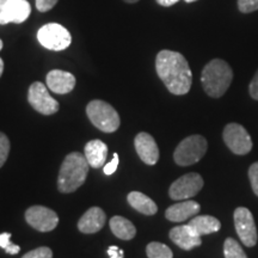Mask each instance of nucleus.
<instances>
[{
    "mask_svg": "<svg viewBox=\"0 0 258 258\" xmlns=\"http://www.w3.org/2000/svg\"><path fill=\"white\" fill-rule=\"evenodd\" d=\"M158 77L166 89L176 96L185 95L192 84V73L188 61L178 51L160 50L156 57Z\"/></svg>",
    "mask_w": 258,
    "mask_h": 258,
    "instance_id": "nucleus-1",
    "label": "nucleus"
},
{
    "mask_svg": "<svg viewBox=\"0 0 258 258\" xmlns=\"http://www.w3.org/2000/svg\"><path fill=\"white\" fill-rule=\"evenodd\" d=\"M89 163L79 152L70 153L64 158L57 176V189L62 194H70L85 183L89 173Z\"/></svg>",
    "mask_w": 258,
    "mask_h": 258,
    "instance_id": "nucleus-2",
    "label": "nucleus"
},
{
    "mask_svg": "<svg viewBox=\"0 0 258 258\" xmlns=\"http://www.w3.org/2000/svg\"><path fill=\"white\" fill-rule=\"evenodd\" d=\"M233 72L226 61L214 59L206 64L201 74L203 90L213 98H220L230 88Z\"/></svg>",
    "mask_w": 258,
    "mask_h": 258,
    "instance_id": "nucleus-3",
    "label": "nucleus"
},
{
    "mask_svg": "<svg viewBox=\"0 0 258 258\" xmlns=\"http://www.w3.org/2000/svg\"><path fill=\"white\" fill-rule=\"evenodd\" d=\"M86 115L92 124L104 133H114L120 127L121 120L118 112L114 106L101 99L89 103L86 106Z\"/></svg>",
    "mask_w": 258,
    "mask_h": 258,
    "instance_id": "nucleus-4",
    "label": "nucleus"
},
{
    "mask_svg": "<svg viewBox=\"0 0 258 258\" xmlns=\"http://www.w3.org/2000/svg\"><path fill=\"white\" fill-rule=\"evenodd\" d=\"M207 140L202 135H190L178 144L173 152V160L179 166H189L198 163L207 152Z\"/></svg>",
    "mask_w": 258,
    "mask_h": 258,
    "instance_id": "nucleus-5",
    "label": "nucleus"
},
{
    "mask_svg": "<svg viewBox=\"0 0 258 258\" xmlns=\"http://www.w3.org/2000/svg\"><path fill=\"white\" fill-rule=\"evenodd\" d=\"M37 40L44 48L60 51L70 47L72 36L70 31L57 23H48L37 31Z\"/></svg>",
    "mask_w": 258,
    "mask_h": 258,
    "instance_id": "nucleus-6",
    "label": "nucleus"
},
{
    "mask_svg": "<svg viewBox=\"0 0 258 258\" xmlns=\"http://www.w3.org/2000/svg\"><path fill=\"white\" fill-rule=\"evenodd\" d=\"M28 101L29 104L42 115H54L60 109L59 102L49 95L44 84L40 82H35L30 85L28 91Z\"/></svg>",
    "mask_w": 258,
    "mask_h": 258,
    "instance_id": "nucleus-7",
    "label": "nucleus"
},
{
    "mask_svg": "<svg viewBox=\"0 0 258 258\" xmlns=\"http://www.w3.org/2000/svg\"><path fill=\"white\" fill-rule=\"evenodd\" d=\"M222 138L226 146L238 156H244L252 150V140L250 134L241 124L228 123L224 129Z\"/></svg>",
    "mask_w": 258,
    "mask_h": 258,
    "instance_id": "nucleus-8",
    "label": "nucleus"
},
{
    "mask_svg": "<svg viewBox=\"0 0 258 258\" xmlns=\"http://www.w3.org/2000/svg\"><path fill=\"white\" fill-rule=\"evenodd\" d=\"M203 188V178L199 173L190 172L179 177L178 179L172 183L169 189V195L176 201L189 200L198 195L200 190Z\"/></svg>",
    "mask_w": 258,
    "mask_h": 258,
    "instance_id": "nucleus-9",
    "label": "nucleus"
},
{
    "mask_svg": "<svg viewBox=\"0 0 258 258\" xmlns=\"http://www.w3.org/2000/svg\"><path fill=\"white\" fill-rule=\"evenodd\" d=\"M234 226L238 237L245 246L252 247L257 244L258 234L254 225L252 213L245 207H239L234 211Z\"/></svg>",
    "mask_w": 258,
    "mask_h": 258,
    "instance_id": "nucleus-10",
    "label": "nucleus"
},
{
    "mask_svg": "<svg viewBox=\"0 0 258 258\" xmlns=\"http://www.w3.org/2000/svg\"><path fill=\"white\" fill-rule=\"evenodd\" d=\"M25 220L35 230L50 232L59 224V217L54 211L43 206H32L25 212Z\"/></svg>",
    "mask_w": 258,
    "mask_h": 258,
    "instance_id": "nucleus-11",
    "label": "nucleus"
},
{
    "mask_svg": "<svg viewBox=\"0 0 258 258\" xmlns=\"http://www.w3.org/2000/svg\"><path fill=\"white\" fill-rule=\"evenodd\" d=\"M31 14V6L27 0H11L4 10L0 11V25L9 23L21 24Z\"/></svg>",
    "mask_w": 258,
    "mask_h": 258,
    "instance_id": "nucleus-12",
    "label": "nucleus"
},
{
    "mask_svg": "<svg viewBox=\"0 0 258 258\" xmlns=\"http://www.w3.org/2000/svg\"><path fill=\"white\" fill-rule=\"evenodd\" d=\"M134 146L138 156L147 165H156L159 159V148L152 135L139 133L134 139Z\"/></svg>",
    "mask_w": 258,
    "mask_h": 258,
    "instance_id": "nucleus-13",
    "label": "nucleus"
},
{
    "mask_svg": "<svg viewBox=\"0 0 258 258\" xmlns=\"http://www.w3.org/2000/svg\"><path fill=\"white\" fill-rule=\"evenodd\" d=\"M170 239L182 250L189 251L202 244L201 237L188 225H180L171 228Z\"/></svg>",
    "mask_w": 258,
    "mask_h": 258,
    "instance_id": "nucleus-14",
    "label": "nucleus"
},
{
    "mask_svg": "<svg viewBox=\"0 0 258 258\" xmlns=\"http://www.w3.org/2000/svg\"><path fill=\"white\" fill-rule=\"evenodd\" d=\"M46 83L50 91L57 95H66L76 86V77L66 71L53 70L47 74Z\"/></svg>",
    "mask_w": 258,
    "mask_h": 258,
    "instance_id": "nucleus-15",
    "label": "nucleus"
},
{
    "mask_svg": "<svg viewBox=\"0 0 258 258\" xmlns=\"http://www.w3.org/2000/svg\"><path fill=\"white\" fill-rule=\"evenodd\" d=\"M106 215L99 207H91L88 209L78 221V230L85 234L97 233L104 227Z\"/></svg>",
    "mask_w": 258,
    "mask_h": 258,
    "instance_id": "nucleus-16",
    "label": "nucleus"
},
{
    "mask_svg": "<svg viewBox=\"0 0 258 258\" xmlns=\"http://www.w3.org/2000/svg\"><path fill=\"white\" fill-rule=\"evenodd\" d=\"M200 209H201V207H200L198 202L186 200V201L176 203V205L167 208L165 212V218L172 222H182L198 214V213H200Z\"/></svg>",
    "mask_w": 258,
    "mask_h": 258,
    "instance_id": "nucleus-17",
    "label": "nucleus"
},
{
    "mask_svg": "<svg viewBox=\"0 0 258 258\" xmlns=\"http://www.w3.org/2000/svg\"><path fill=\"white\" fill-rule=\"evenodd\" d=\"M84 156L90 166H92L93 169H98L105 164L106 157H108V146L102 140H91L85 145Z\"/></svg>",
    "mask_w": 258,
    "mask_h": 258,
    "instance_id": "nucleus-18",
    "label": "nucleus"
},
{
    "mask_svg": "<svg viewBox=\"0 0 258 258\" xmlns=\"http://www.w3.org/2000/svg\"><path fill=\"white\" fill-rule=\"evenodd\" d=\"M189 226L196 232V234L202 237V235L218 232L221 228V222L211 215H199L190 220Z\"/></svg>",
    "mask_w": 258,
    "mask_h": 258,
    "instance_id": "nucleus-19",
    "label": "nucleus"
},
{
    "mask_svg": "<svg viewBox=\"0 0 258 258\" xmlns=\"http://www.w3.org/2000/svg\"><path fill=\"white\" fill-rule=\"evenodd\" d=\"M127 200L129 205H131L135 211H138L139 213H143L145 215H154L158 212L156 202L143 192H139V191L129 192L127 196Z\"/></svg>",
    "mask_w": 258,
    "mask_h": 258,
    "instance_id": "nucleus-20",
    "label": "nucleus"
},
{
    "mask_svg": "<svg viewBox=\"0 0 258 258\" xmlns=\"http://www.w3.org/2000/svg\"><path fill=\"white\" fill-rule=\"evenodd\" d=\"M109 225H110V230L112 233L122 240L133 239L135 234H137V228H135V226L132 224L128 219L120 217V215H116V217L111 218Z\"/></svg>",
    "mask_w": 258,
    "mask_h": 258,
    "instance_id": "nucleus-21",
    "label": "nucleus"
},
{
    "mask_svg": "<svg viewBox=\"0 0 258 258\" xmlns=\"http://www.w3.org/2000/svg\"><path fill=\"white\" fill-rule=\"evenodd\" d=\"M146 253L148 258H173V253L170 247L158 241H152L147 245Z\"/></svg>",
    "mask_w": 258,
    "mask_h": 258,
    "instance_id": "nucleus-22",
    "label": "nucleus"
},
{
    "mask_svg": "<svg viewBox=\"0 0 258 258\" xmlns=\"http://www.w3.org/2000/svg\"><path fill=\"white\" fill-rule=\"evenodd\" d=\"M225 258H247L244 250L233 238H227L224 243Z\"/></svg>",
    "mask_w": 258,
    "mask_h": 258,
    "instance_id": "nucleus-23",
    "label": "nucleus"
},
{
    "mask_svg": "<svg viewBox=\"0 0 258 258\" xmlns=\"http://www.w3.org/2000/svg\"><path fill=\"white\" fill-rule=\"evenodd\" d=\"M10 239H11V233H9V232H4V233L0 234V247L10 254H17L21 251V247L11 243Z\"/></svg>",
    "mask_w": 258,
    "mask_h": 258,
    "instance_id": "nucleus-24",
    "label": "nucleus"
},
{
    "mask_svg": "<svg viewBox=\"0 0 258 258\" xmlns=\"http://www.w3.org/2000/svg\"><path fill=\"white\" fill-rule=\"evenodd\" d=\"M10 140L4 133L0 132V167H2L8 160L10 153Z\"/></svg>",
    "mask_w": 258,
    "mask_h": 258,
    "instance_id": "nucleus-25",
    "label": "nucleus"
},
{
    "mask_svg": "<svg viewBox=\"0 0 258 258\" xmlns=\"http://www.w3.org/2000/svg\"><path fill=\"white\" fill-rule=\"evenodd\" d=\"M22 258H53V252L49 247L42 246L37 247V249L29 251L28 253H25Z\"/></svg>",
    "mask_w": 258,
    "mask_h": 258,
    "instance_id": "nucleus-26",
    "label": "nucleus"
},
{
    "mask_svg": "<svg viewBox=\"0 0 258 258\" xmlns=\"http://www.w3.org/2000/svg\"><path fill=\"white\" fill-rule=\"evenodd\" d=\"M238 9L243 14H251L258 10V0H238Z\"/></svg>",
    "mask_w": 258,
    "mask_h": 258,
    "instance_id": "nucleus-27",
    "label": "nucleus"
},
{
    "mask_svg": "<svg viewBox=\"0 0 258 258\" xmlns=\"http://www.w3.org/2000/svg\"><path fill=\"white\" fill-rule=\"evenodd\" d=\"M249 178L253 192L258 196V161L253 163L249 169Z\"/></svg>",
    "mask_w": 258,
    "mask_h": 258,
    "instance_id": "nucleus-28",
    "label": "nucleus"
},
{
    "mask_svg": "<svg viewBox=\"0 0 258 258\" xmlns=\"http://www.w3.org/2000/svg\"><path fill=\"white\" fill-rule=\"evenodd\" d=\"M59 0H35L36 3V9L40 12H48L57 4Z\"/></svg>",
    "mask_w": 258,
    "mask_h": 258,
    "instance_id": "nucleus-29",
    "label": "nucleus"
},
{
    "mask_svg": "<svg viewBox=\"0 0 258 258\" xmlns=\"http://www.w3.org/2000/svg\"><path fill=\"white\" fill-rule=\"evenodd\" d=\"M118 154L117 153H114V157H112V159L110 163H108L106 165H104L103 167V171H104V173L106 176H111L112 173H115V171L117 170L118 167Z\"/></svg>",
    "mask_w": 258,
    "mask_h": 258,
    "instance_id": "nucleus-30",
    "label": "nucleus"
},
{
    "mask_svg": "<svg viewBox=\"0 0 258 258\" xmlns=\"http://www.w3.org/2000/svg\"><path fill=\"white\" fill-rule=\"evenodd\" d=\"M249 91H250L251 97H252L253 99H256V101H258V71L253 76L252 80H251Z\"/></svg>",
    "mask_w": 258,
    "mask_h": 258,
    "instance_id": "nucleus-31",
    "label": "nucleus"
},
{
    "mask_svg": "<svg viewBox=\"0 0 258 258\" xmlns=\"http://www.w3.org/2000/svg\"><path fill=\"white\" fill-rule=\"evenodd\" d=\"M106 252L110 258H123V250L117 246H109Z\"/></svg>",
    "mask_w": 258,
    "mask_h": 258,
    "instance_id": "nucleus-32",
    "label": "nucleus"
},
{
    "mask_svg": "<svg viewBox=\"0 0 258 258\" xmlns=\"http://www.w3.org/2000/svg\"><path fill=\"white\" fill-rule=\"evenodd\" d=\"M158 4L164 6V8H169V6H172L177 4V3L179 2V0H156Z\"/></svg>",
    "mask_w": 258,
    "mask_h": 258,
    "instance_id": "nucleus-33",
    "label": "nucleus"
},
{
    "mask_svg": "<svg viewBox=\"0 0 258 258\" xmlns=\"http://www.w3.org/2000/svg\"><path fill=\"white\" fill-rule=\"evenodd\" d=\"M10 2H11V0H0V11L4 10Z\"/></svg>",
    "mask_w": 258,
    "mask_h": 258,
    "instance_id": "nucleus-34",
    "label": "nucleus"
},
{
    "mask_svg": "<svg viewBox=\"0 0 258 258\" xmlns=\"http://www.w3.org/2000/svg\"><path fill=\"white\" fill-rule=\"evenodd\" d=\"M3 72H4V61L0 57V77L3 76Z\"/></svg>",
    "mask_w": 258,
    "mask_h": 258,
    "instance_id": "nucleus-35",
    "label": "nucleus"
},
{
    "mask_svg": "<svg viewBox=\"0 0 258 258\" xmlns=\"http://www.w3.org/2000/svg\"><path fill=\"white\" fill-rule=\"evenodd\" d=\"M124 3H127V4H135V3H138L139 0H123Z\"/></svg>",
    "mask_w": 258,
    "mask_h": 258,
    "instance_id": "nucleus-36",
    "label": "nucleus"
},
{
    "mask_svg": "<svg viewBox=\"0 0 258 258\" xmlns=\"http://www.w3.org/2000/svg\"><path fill=\"white\" fill-rule=\"evenodd\" d=\"M3 46H4V43H3V41H2V40H0V50H2V49H3Z\"/></svg>",
    "mask_w": 258,
    "mask_h": 258,
    "instance_id": "nucleus-37",
    "label": "nucleus"
},
{
    "mask_svg": "<svg viewBox=\"0 0 258 258\" xmlns=\"http://www.w3.org/2000/svg\"><path fill=\"white\" fill-rule=\"evenodd\" d=\"M186 3H194V2H198V0H184Z\"/></svg>",
    "mask_w": 258,
    "mask_h": 258,
    "instance_id": "nucleus-38",
    "label": "nucleus"
}]
</instances>
